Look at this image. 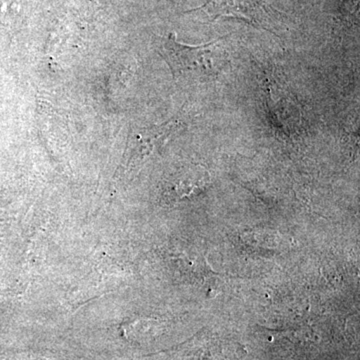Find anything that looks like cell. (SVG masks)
I'll list each match as a JSON object with an SVG mask.
<instances>
[{
  "mask_svg": "<svg viewBox=\"0 0 360 360\" xmlns=\"http://www.w3.org/2000/svg\"><path fill=\"white\" fill-rule=\"evenodd\" d=\"M220 39L200 45L177 41L174 33L162 39L158 51L169 66L175 79L182 77H207L217 72L215 54Z\"/></svg>",
  "mask_w": 360,
  "mask_h": 360,
  "instance_id": "obj_1",
  "label": "cell"
},
{
  "mask_svg": "<svg viewBox=\"0 0 360 360\" xmlns=\"http://www.w3.org/2000/svg\"><path fill=\"white\" fill-rule=\"evenodd\" d=\"M193 11L205 13L212 20L219 18H236L274 35H278L284 25L283 13L265 0H207Z\"/></svg>",
  "mask_w": 360,
  "mask_h": 360,
  "instance_id": "obj_2",
  "label": "cell"
}]
</instances>
